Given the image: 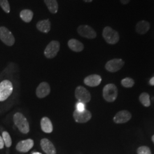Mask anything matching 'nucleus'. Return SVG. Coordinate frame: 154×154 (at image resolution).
I'll return each instance as SVG.
<instances>
[{"mask_svg":"<svg viewBox=\"0 0 154 154\" xmlns=\"http://www.w3.org/2000/svg\"><path fill=\"white\" fill-rule=\"evenodd\" d=\"M13 121L20 132L28 134L30 131L29 124L25 116L20 112H17L13 116Z\"/></svg>","mask_w":154,"mask_h":154,"instance_id":"f257e3e1","label":"nucleus"},{"mask_svg":"<svg viewBox=\"0 0 154 154\" xmlns=\"http://www.w3.org/2000/svg\"><path fill=\"white\" fill-rule=\"evenodd\" d=\"M102 36L109 44H116L119 40V33L110 26H106L103 29Z\"/></svg>","mask_w":154,"mask_h":154,"instance_id":"f03ea898","label":"nucleus"},{"mask_svg":"<svg viewBox=\"0 0 154 154\" xmlns=\"http://www.w3.org/2000/svg\"><path fill=\"white\" fill-rule=\"evenodd\" d=\"M103 97L109 102H114L118 97V89L115 85L109 83L103 89Z\"/></svg>","mask_w":154,"mask_h":154,"instance_id":"7ed1b4c3","label":"nucleus"},{"mask_svg":"<svg viewBox=\"0 0 154 154\" xmlns=\"http://www.w3.org/2000/svg\"><path fill=\"white\" fill-rule=\"evenodd\" d=\"M12 83L9 80H4L0 83V102L5 101L13 93Z\"/></svg>","mask_w":154,"mask_h":154,"instance_id":"20e7f679","label":"nucleus"},{"mask_svg":"<svg viewBox=\"0 0 154 154\" xmlns=\"http://www.w3.org/2000/svg\"><path fill=\"white\" fill-rule=\"evenodd\" d=\"M0 39L8 46H11L15 43V38L11 32L5 26L0 27Z\"/></svg>","mask_w":154,"mask_h":154,"instance_id":"39448f33","label":"nucleus"},{"mask_svg":"<svg viewBox=\"0 0 154 154\" xmlns=\"http://www.w3.org/2000/svg\"><path fill=\"white\" fill-rule=\"evenodd\" d=\"M60 49V44L57 41H52L47 45L44 51L45 56L49 59H52L57 55Z\"/></svg>","mask_w":154,"mask_h":154,"instance_id":"423d86ee","label":"nucleus"},{"mask_svg":"<svg viewBox=\"0 0 154 154\" xmlns=\"http://www.w3.org/2000/svg\"><path fill=\"white\" fill-rule=\"evenodd\" d=\"M75 97L79 102L86 103L91 100V94L88 90L81 86H78L75 90Z\"/></svg>","mask_w":154,"mask_h":154,"instance_id":"0eeeda50","label":"nucleus"},{"mask_svg":"<svg viewBox=\"0 0 154 154\" xmlns=\"http://www.w3.org/2000/svg\"><path fill=\"white\" fill-rule=\"evenodd\" d=\"M124 61L121 59H112L106 63L105 68L108 72H115L120 70L123 66H124Z\"/></svg>","mask_w":154,"mask_h":154,"instance_id":"6e6552de","label":"nucleus"},{"mask_svg":"<svg viewBox=\"0 0 154 154\" xmlns=\"http://www.w3.org/2000/svg\"><path fill=\"white\" fill-rule=\"evenodd\" d=\"M77 31L81 36L86 38L94 39L97 37L95 31L88 25H80L77 29Z\"/></svg>","mask_w":154,"mask_h":154,"instance_id":"1a4fd4ad","label":"nucleus"},{"mask_svg":"<svg viewBox=\"0 0 154 154\" xmlns=\"http://www.w3.org/2000/svg\"><path fill=\"white\" fill-rule=\"evenodd\" d=\"M91 113L88 110H84L82 112L75 110L73 113V117L75 121L79 123H84L89 121L91 118Z\"/></svg>","mask_w":154,"mask_h":154,"instance_id":"9d476101","label":"nucleus"},{"mask_svg":"<svg viewBox=\"0 0 154 154\" xmlns=\"http://www.w3.org/2000/svg\"><path fill=\"white\" fill-rule=\"evenodd\" d=\"M50 93V86L48 83L41 82L36 89V95L38 98H44Z\"/></svg>","mask_w":154,"mask_h":154,"instance_id":"9b49d317","label":"nucleus"},{"mask_svg":"<svg viewBox=\"0 0 154 154\" xmlns=\"http://www.w3.org/2000/svg\"><path fill=\"white\" fill-rule=\"evenodd\" d=\"M34 146V141L31 139H28L20 141L17 144V150L21 152H28Z\"/></svg>","mask_w":154,"mask_h":154,"instance_id":"f8f14e48","label":"nucleus"},{"mask_svg":"<svg viewBox=\"0 0 154 154\" xmlns=\"http://www.w3.org/2000/svg\"><path fill=\"white\" fill-rule=\"evenodd\" d=\"M131 114L127 110H122L116 114L114 117V121L116 123H124L130 120Z\"/></svg>","mask_w":154,"mask_h":154,"instance_id":"ddd939ff","label":"nucleus"},{"mask_svg":"<svg viewBox=\"0 0 154 154\" xmlns=\"http://www.w3.org/2000/svg\"><path fill=\"white\" fill-rule=\"evenodd\" d=\"M41 147L42 149L47 154H56V149L52 142L48 139L44 138L41 139Z\"/></svg>","mask_w":154,"mask_h":154,"instance_id":"4468645a","label":"nucleus"},{"mask_svg":"<svg viewBox=\"0 0 154 154\" xmlns=\"http://www.w3.org/2000/svg\"><path fill=\"white\" fill-rule=\"evenodd\" d=\"M102 81L101 77L97 74H92L84 79V83L90 87H96L100 85Z\"/></svg>","mask_w":154,"mask_h":154,"instance_id":"2eb2a0df","label":"nucleus"},{"mask_svg":"<svg viewBox=\"0 0 154 154\" xmlns=\"http://www.w3.org/2000/svg\"><path fill=\"white\" fill-rule=\"evenodd\" d=\"M68 46L75 52H81L84 49V45L81 42L75 39H71L68 41Z\"/></svg>","mask_w":154,"mask_h":154,"instance_id":"dca6fc26","label":"nucleus"},{"mask_svg":"<svg viewBox=\"0 0 154 154\" xmlns=\"http://www.w3.org/2000/svg\"><path fill=\"white\" fill-rule=\"evenodd\" d=\"M41 127L42 130L45 133H51L53 131V126L49 118L44 117L41 121Z\"/></svg>","mask_w":154,"mask_h":154,"instance_id":"f3484780","label":"nucleus"},{"mask_svg":"<svg viewBox=\"0 0 154 154\" xmlns=\"http://www.w3.org/2000/svg\"><path fill=\"white\" fill-rule=\"evenodd\" d=\"M37 28L39 32L42 33H49L51 29V23L49 20H44L39 21L37 23Z\"/></svg>","mask_w":154,"mask_h":154,"instance_id":"a211bd4d","label":"nucleus"},{"mask_svg":"<svg viewBox=\"0 0 154 154\" xmlns=\"http://www.w3.org/2000/svg\"><path fill=\"white\" fill-rule=\"evenodd\" d=\"M150 29V24L146 21H141L138 22L136 25V32L140 34H144L149 31Z\"/></svg>","mask_w":154,"mask_h":154,"instance_id":"6ab92c4d","label":"nucleus"},{"mask_svg":"<svg viewBox=\"0 0 154 154\" xmlns=\"http://www.w3.org/2000/svg\"><path fill=\"white\" fill-rule=\"evenodd\" d=\"M45 3L51 13L55 14L58 11V4L57 0H44Z\"/></svg>","mask_w":154,"mask_h":154,"instance_id":"aec40b11","label":"nucleus"},{"mask_svg":"<svg viewBox=\"0 0 154 154\" xmlns=\"http://www.w3.org/2000/svg\"><path fill=\"white\" fill-rule=\"evenodd\" d=\"M33 11L29 9H24L20 13V18L22 19V21L26 23L31 22V21L33 19Z\"/></svg>","mask_w":154,"mask_h":154,"instance_id":"412c9836","label":"nucleus"},{"mask_svg":"<svg viewBox=\"0 0 154 154\" xmlns=\"http://www.w3.org/2000/svg\"><path fill=\"white\" fill-rule=\"evenodd\" d=\"M139 100L142 105L145 107H149L151 105L149 95L146 93H143L139 97Z\"/></svg>","mask_w":154,"mask_h":154,"instance_id":"4be33fe9","label":"nucleus"},{"mask_svg":"<svg viewBox=\"0 0 154 154\" xmlns=\"http://www.w3.org/2000/svg\"><path fill=\"white\" fill-rule=\"evenodd\" d=\"M2 138L4 140V142L5 143V145L6 147H10L11 146L12 144V140L11 138V135L9 134L7 131H4L2 132Z\"/></svg>","mask_w":154,"mask_h":154,"instance_id":"5701e85b","label":"nucleus"},{"mask_svg":"<svg viewBox=\"0 0 154 154\" xmlns=\"http://www.w3.org/2000/svg\"><path fill=\"white\" fill-rule=\"evenodd\" d=\"M122 85L125 88H131L134 85V81L132 78H125L122 79L121 81Z\"/></svg>","mask_w":154,"mask_h":154,"instance_id":"b1692460","label":"nucleus"},{"mask_svg":"<svg viewBox=\"0 0 154 154\" xmlns=\"http://www.w3.org/2000/svg\"><path fill=\"white\" fill-rule=\"evenodd\" d=\"M0 6L6 13H10L11 6L8 0H0Z\"/></svg>","mask_w":154,"mask_h":154,"instance_id":"393cba45","label":"nucleus"},{"mask_svg":"<svg viewBox=\"0 0 154 154\" xmlns=\"http://www.w3.org/2000/svg\"><path fill=\"white\" fill-rule=\"evenodd\" d=\"M137 152L138 154H151L150 149L147 146H142L139 147Z\"/></svg>","mask_w":154,"mask_h":154,"instance_id":"a878e982","label":"nucleus"},{"mask_svg":"<svg viewBox=\"0 0 154 154\" xmlns=\"http://www.w3.org/2000/svg\"><path fill=\"white\" fill-rule=\"evenodd\" d=\"M75 108H76V110L78 111H79V112L83 111L84 110H86L85 103H83L82 102L78 101L75 105Z\"/></svg>","mask_w":154,"mask_h":154,"instance_id":"bb28decb","label":"nucleus"},{"mask_svg":"<svg viewBox=\"0 0 154 154\" xmlns=\"http://www.w3.org/2000/svg\"><path fill=\"white\" fill-rule=\"evenodd\" d=\"M4 145H5V143H4V142L3 138H2V137L0 136V149H4Z\"/></svg>","mask_w":154,"mask_h":154,"instance_id":"cd10ccee","label":"nucleus"},{"mask_svg":"<svg viewBox=\"0 0 154 154\" xmlns=\"http://www.w3.org/2000/svg\"><path fill=\"white\" fill-rule=\"evenodd\" d=\"M120 1H121V2L122 4L126 5V4H128L131 0H120Z\"/></svg>","mask_w":154,"mask_h":154,"instance_id":"c85d7f7f","label":"nucleus"},{"mask_svg":"<svg viewBox=\"0 0 154 154\" xmlns=\"http://www.w3.org/2000/svg\"><path fill=\"white\" fill-rule=\"evenodd\" d=\"M149 84L152 86H154V77H152L150 80H149Z\"/></svg>","mask_w":154,"mask_h":154,"instance_id":"c756f323","label":"nucleus"},{"mask_svg":"<svg viewBox=\"0 0 154 154\" xmlns=\"http://www.w3.org/2000/svg\"><path fill=\"white\" fill-rule=\"evenodd\" d=\"M85 2H92L93 0H83Z\"/></svg>","mask_w":154,"mask_h":154,"instance_id":"7c9ffc66","label":"nucleus"},{"mask_svg":"<svg viewBox=\"0 0 154 154\" xmlns=\"http://www.w3.org/2000/svg\"><path fill=\"white\" fill-rule=\"evenodd\" d=\"M32 154H42L41 153H40V152H34Z\"/></svg>","mask_w":154,"mask_h":154,"instance_id":"2f4dec72","label":"nucleus"},{"mask_svg":"<svg viewBox=\"0 0 154 154\" xmlns=\"http://www.w3.org/2000/svg\"><path fill=\"white\" fill-rule=\"evenodd\" d=\"M152 141H153V142L154 143V135L152 136Z\"/></svg>","mask_w":154,"mask_h":154,"instance_id":"473e14b6","label":"nucleus"}]
</instances>
